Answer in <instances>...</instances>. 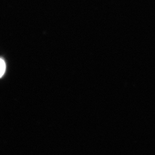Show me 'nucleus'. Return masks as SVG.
Returning <instances> with one entry per match:
<instances>
[{
    "mask_svg": "<svg viewBox=\"0 0 155 155\" xmlns=\"http://www.w3.org/2000/svg\"><path fill=\"white\" fill-rule=\"evenodd\" d=\"M0 76L1 77H2L3 75L5 74L6 70V64L5 61L3 59L1 58V61H0Z\"/></svg>",
    "mask_w": 155,
    "mask_h": 155,
    "instance_id": "obj_1",
    "label": "nucleus"
}]
</instances>
